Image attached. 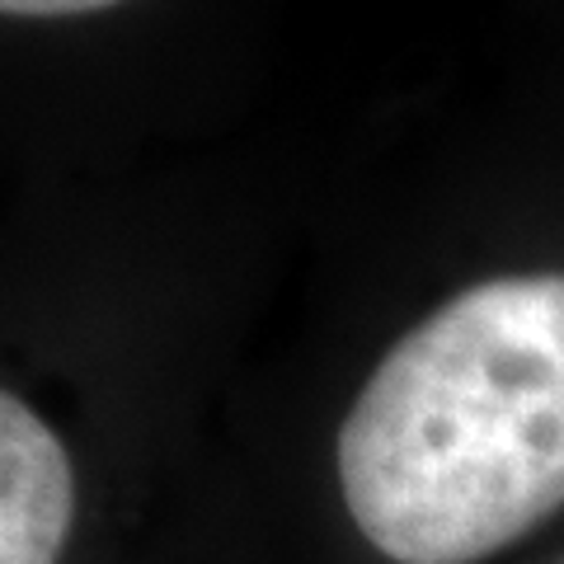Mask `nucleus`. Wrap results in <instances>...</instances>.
Returning <instances> with one entry per match:
<instances>
[{"instance_id": "nucleus-1", "label": "nucleus", "mask_w": 564, "mask_h": 564, "mask_svg": "<svg viewBox=\"0 0 564 564\" xmlns=\"http://www.w3.org/2000/svg\"><path fill=\"white\" fill-rule=\"evenodd\" d=\"M352 527L395 564H475L564 508V273L456 292L339 429Z\"/></svg>"}, {"instance_id": "nucleus-2", "label": "nucleus", "mask_w": 564, "mask_h": 564, "mask_svg": "<svg viewBox=\"0 0 564 564\" xmlns=\"http://www.w3.org/2000/svg\"><path fill=\"white\" fill-rule=\"evenodd\" d=\"M76 518V470L62 437L0 391V564H57Z\"/></svg>"}, {"instance_id": "nucleus-3", "label": "nucleus", "mask_w": 564, "mask_h": 564, "mask_svg": "<svg viewBox=\"0 0 564 564\" xmlns=\"http://www.w3.org/2000/svg\"><path fill=\"white\" fill-rule=\"evenodd\" d=\"M122 0H0V14H24V20H57V14H90Z\"/></svg>"}]
</instances>
